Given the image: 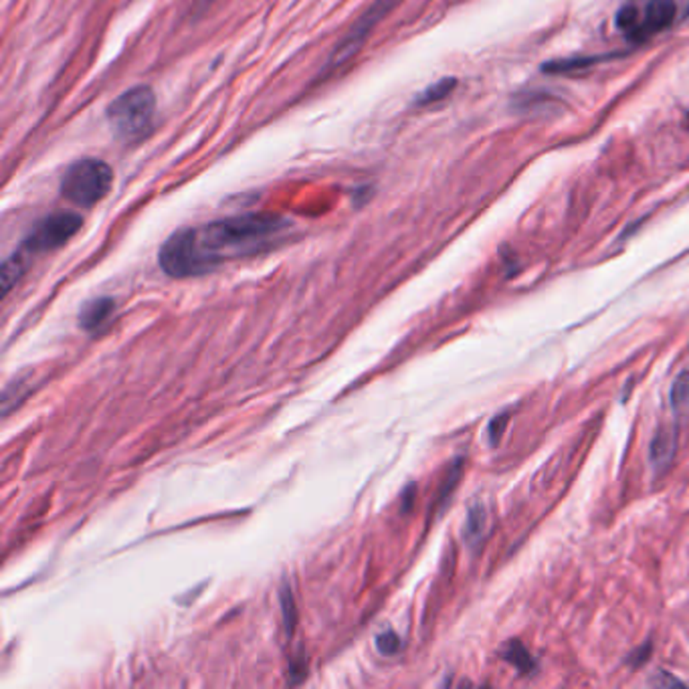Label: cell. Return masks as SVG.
<instances>
[{
  "instance_id": "7",
  "label": "cell",
  "mask_w": 689,
  "mask_h": 689,
  "mask_svg": "<svg viewBox=\"0 0 689 689\" xmlns=\"http://www.w3.org/2000/svg\"><path fill=\"white\" fill-rule=\"evenodd\" d=\"M489 532V513L487 508L481 502H476L469 505L467 518L463 524V539L469 548H476L484 542Z\"/></svg>"
},
{
  "instance_id": "8",
  "label": "cell",
  "mask_w": 689,
  "mask_h": 689,
  "mask_svg": "<svg viewBox=\"0 0 689 689\" xmlns=\"http://www.w3.org/2000/svg\"><path fill=\"white\" fill-rule=\"evenodd\" d=\"M677 449V435L674 429H659L649 447V461L655 469H666L674 461Z\"/></svg>"
},
{
  "instance_id": "20",
  "label": "cell",
  "mask_w": 689,
  "mask_h": 689,
  "mask_svg": "<svg viewBox=\"0 0 689 689\" xmlns=\"http://www.w3.org/2000/svg\"><path fill=\"white\" fill-rule=\"evenodd\" d=\"M687 14H689V8H687Z\"/></svg>"
},
{
  "instance_id": "16",
  "label": "cell",
  "mask_w": 689,
  "mask_h": 689,
  "mask_svg": "<svg viewBox=\"0 0 689 689\" xmlns=\"http://www.w3.org/2000/svg\"><path fill=\"white\" fill-rule=\"evenodd\" d=\"M461 471H463V461H461V459H458V461L453 463V467L449 469V473H447L445 485H443V489H441V494H439V495H441V502H445L447 497H449V494H451L453 489H455V485L459 484V479H461Z\"/></svg>"
},
{
  "instance_id": "1",
  "label": "cell",
  "mask_w": 689,
  "mask_h": 689,
  "mask_svg": "<svg viewBox=\"0 0 689 689\" xmlns=\"http://www.w3.org/2000/svg\"><path fill=\"white\" fill-rule=\"evenodd\" d=\"M289 225L292 222L276 213H247L203 227L180 229L166 239L158 261L170 277L206 276L231 259L259 253Z\"/></svg>"
},
{
  "instance_id": "2",
  "label": "cell",
  "mask_w": 689,
  "mask_h": 689,
  "mask_svg": "<svg viewBox=\"0 0 689 689\" xmlns=\"http://www.w3.org/2000/svg\"><path fill=\"white\" fill-rule=\"evenodd\" d=\"M154 113L156 95L148 86H136L123 91L105 112L115 136L123 142H136V140L144 138L152 128Z\"/></svg>"
},
{
  "instance_id": "13",
  "label": "cell",
  "mask_w": 689,
  "mask_h": 689,
  "mask_svg": "<svg viewBox=\"0 0 689 689\" xmlns=\"http://www.w3.org/2000/svg\"><path fill=\"white\" fill-rule=\"evenodd\" d=\"M455 86H458V81H455V79H441V81L433 83V86H429L417 97V105H431V104L441 102V99H445L447 95L451 94V91L455 89Z\"/></svg>"
},
{
  "instance_id": "10",
  "label": "cell",
  "mask_w": 689,
  "mask_h": 689,
  "mask_svg": "<svg viewBox=\"0 0 689 689\" xmlns=\"http://www.w3.org/2000/svg\"><path fill=\"white\" fill-rule=\"evenodd\" d=\"M29 267V255L24 251L14 253L13 257H8L3 265V276H0V281H3V295H6L11 289L16 286L24 271Z\"/></svg>"
},
{
  "instance_id": "19",
  "label": "cell",
  "mask_w": 689,
  "mask_h": 689,
  "mask_svg": "<svg viewBox=\"0 0 689 689\" xmlns=\"http://www.w3.org/2000/svg\"><path fill=\"white\" fill-rule=\"evenodd\" d=\"M403 495H404L403 500H406V503L403 505V510L409 512L411 510V502H412V497H414V485H409V489H406V494H403Z\"/></svg>"
},
{
  "instance_id": "9",
  "label": "cell",
  "mask_w": 689,
  "mask_h": 689,
  "mask_svg": "<svg viewBox=\"0 0 689 689\" xmlns=\"http://www.w3.org/2000/svg\"><path fill=\"white\" fill-rule=\"evenodd\" d=\"M115 310V302L112 297H97V300H91L89 304L83 305V310L79 312V326L83 330H97L104 322L110 320V315Z\"/></svg>"
},
{
  "instance_id": "14",
  "label": "cell",
  "mask_w": 689,
  "mask_h": 689,
  "mask_svg": "<svg viewBox=\"0 0 689 689\" xmlns=\"http://www.w3.org/2000/svg\"><path fill=\"white\" fill-rule=\"evenodd\" d=\"M376 649H378V653H383V655H386V657H390V655L401 651V637H398L394 630H385V633H380L376 637Z\"/></svg>"
},
{
  "instance_id": "11",
  "label": "cell",
  "mask_w": 689,
  "mask_h": 689,
  "mask_svg": "<svg viewBox=\"0 0 689 689\" xmlns=\"http://www.w3.org/2000/svg\"><path fill=\"white\" fill-rule=\"evenodd\" d=\"M502 657L505 661H510L513 667H516L520 674L524 675H530L536 671V661L532 655H530V651L526 649L524 645L518 643V641H512L505 649L502 651Z\"/></svg>"
},
{
  "instance_id": "17",
  "label": "cell",
  "mask_w": 689,
  "mask_h": 689,
  "mask_svg": "<svg viewBox=\"0 0 689 689\" xmlns=\"http://www.w3.org/2000/svg\"><path fill=\"white\" fill-rule=\"evenodd\" d=\"M281 604H284L287 633L294 635V627H292V619H289V614H294V617H295V604H294V596L289 594V591H284V594H281Z\"/></svg>"
},
{
  "instance_id": "6",
  "label": "cell",
  "mask_w": 689,
  "mask_h": 689,
  "mask_svg": "<svg viewBox=\"0 0 689 689\" xmlns=\"http://www.w3.org/2000/svg\"><path fill=\"white\" fill-rule=\"evenodd\" d=\"M394 5L396 0H376V3L354 23V27L348 31V35L342 39V43L334 49V53H331V59H330V68H340V65L346 63L350 57L358 53V49L364 45V41L368 39L370 32L375 31L376 24L385 19Z\"/></svg>"
},
{
  "instance_id": "18",
  "label": "cell",
  "mask_w": 689,
  "mask_h": 689,
  "mask_svg": "<svg viewBox=\"0 0 689 689\" xmlns=\"http://www.w3.org/2000/svg\"><path fill=\"white\" fill-rule=\"evenodd\" d=\"M651 685H684V682H679L677 677L666 674V671H661V674L657 677L651 679Z\"/></svg>"
},
{
  "instance_id": "12",
  "label": "cell",
  "mask_w": 689,
  "mask_h": 689,
  "mask_svg": "<svg viewBox=\"0 0 689 689\" xmlns=\"http://www.w3.org/2000/svg\"><path fill=\"white\" fill-rule=\"evenodd\" d=\"M671 409L677 417L689 414V372H682L671 386Z\"/></svg>"
},
{
  "instance_id": "5",
  "label": "cell",
  "mask_w": 689,
  "mask_h": 689,
  "mask_svg": "<svg viewBox=\"0 0 689 689\" xmlns=\"http://www.w3.org/2000/svg\"><path fill=\"white\" fill-rule=\"evenodd\" d=\"M83 227V219L77 213L59 211L49 214L39 225L32 229L31 235L24 239L21 251L27 253L29 257L35 253L53 251V249L63 247L68 240L77 235L79 229Z\"/></svg>"
},
{
  "instance_id": "3",
  "label": "cell",
  "mask_w": 689,
  "mask_h": 689,
  "mask_svg": "<svg viewBox=\"0 0 689 689\" xmlns=\"http://www.w3.org/2000/svg\"><path fill=\"white\" fill-rule=\"evenodd\" d=\"M675 0H629L614 14V24L630 43H645L667 31L675 21Z\"/></svg>"
},
{
  "instance_id": "15",
  "label": "cell",
  "mask_w": 689,
  "mask_h": 689,
  "mask_svg": "<svg viewBox=\"0 0 689 689\" xmlns=\"http://www.w3.org/2000/svg\"><path fill=\"white\" fill-rule=\"evenodd\" d=\"M508 422H510V412L497 414V417H494L492 422H489L487 435H489V443H492L494 447L502 441L503 431H505V427H508Z\"/></svg>"
},
{
  "instance_id": "4",
  "label": "cell",
  "mask_w": 689,
  "mask_h": 689,
  "mask_svg": "<svg viewBox=\"0 0 689 689\" xmlns=\"http://www.w3.org/2000/svg\"><path fill=\"white\" fill-rule=\"evenodd\" d=\"M113 186V172L110 164L97 158H83L73 162L63 174L61 195L69 203L83 206H94L110 195Z\"/></svg>"
}]
</instances>
